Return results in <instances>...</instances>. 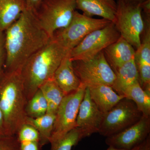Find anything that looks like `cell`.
<instances>
[{
	"label": "cell",
	"instance_id": "obj_1",
	"mask_svg": "<svg viewBox=\"0 0 150 150\" xmlns=\"http://www.w3.org/2000/svg\"><path fill=\"white\" fill-rule=\"evenodd\" d=\"M51 38L33 12L26 9L4 32V71H20L28 59L45 46Z\"/></svg>",
	"mask_w": 150,
	"mask_h": 150
},
{
	"label": "cell",
	"instance_id": "obj_2",
	"mask_svg": "<svg viewBox=\"0 0 150 150\" xmlns=\"http://www.w3.org/2000/svg\"><path fill=\"white\" fill-rule=\"evenodd\" d=\"M51 38L28 59L20 70L28 101L43 83L52 79L62 59L69 54Z\"/></svg>",
	"mask_w": 150,
	"mask_h": 150
},
{
	"label": "cell",
	"instance_id": "obj_3",
	"mask_svg": "<svg viewBox=\"0 0 150 150\" xmlns=\"http://www.w3.org/2000/svg\"><path fill=\"white\" fill-rule=\"evenodd\" d=\"M28 100L20 71H4L0 78V109L4 121L6 135H16L26 124Z\"/></svg>",
	"mask_w": 150,
	"mask_h": 150
},
{
	"label": "cell",
	"instance_id": "obj_4",
	"mask_svg": "<svg viewBox=\"0 0 150 150\" xmlns=\"http://www.w3.org/2000/svg\"><path fill=\"white\" fill-rule=\"evenodd\" d=\"M111 22L105 19L87 16L76 11L69 24L55 31L51 38L69 53L91 33Z\"/></svg>",
	"mask_w": 150,
	"mask_h": 150
},
{
	"label": "cell",
	"instance_id": "obj_5",
	"mask_svg": "<svg viewBox=\"0 0 150 150\" xmlns=\"http://www.w3.org/2000/svg\"><path fill=\"white\" fill-rule=\"evenodd\" d=\"M76 10L75 0H43L33 13L51 38L55 31L69 24Z\"/></svg>",
	"mask_w": 150,
	"mask_h": 150
},
{
	"label": "cell",
	"instance_id": "obj_6",
	"mask_svg": "<svg viewBox=\"0 0 150 150\" xmlns=\"http://www.w3.org/2000/svg\"><path fill=\"white\" fill-rule=\"evenodd\" d=\"M117 8L113 23L121 37L135 50L139 48L141 37L144 28L140 4L116 2Z\"/></svg>",
	"mask_w": 150,
	"mask_h": 150
},
{
	"label": "cell",
	"instance_id": "obj_7",
	"mask_svg": "<svg viewBox=\"0 0 150 150\" xmlns=\"http://www.w3.org/2000/svg\"><path fill=\"white\" fill-rule=\"evenodd\" d=\"M75 74L86 87L98 85L112 86L115 79L114 71L108 64L103 51L91 59L73 61Z\"/></svg>",
	"mask_w": 150,
	"mask_h": 150
},
{
	"label": "cell",
	"instance_id": "obj_8",
	"mask_svg": "<svg viewBox=\"0 0 150 150\" xmlns=\"http://www.w3.org/2000/svg\"><path fill=\"white\" fill-rule=\"evenodd\" d=\"M142 116L136 104L125 98L104 114L98 133L106 137L112 136L134 125Z\"/></svg>",
	"mask_w": 150,
	"mask_h": 150
},
{
	"label": "cell",
	"instance_id": "obj_9",
	"mask_svg": "<svg viewBox=\"0 0 150 150\" xmlns=\"http://www.w3.org/2000/svg\"><path fill=\"white\" fill-rule=\"evenodd\" d=\"M120 36L115 24L111 22L87 35L70 51L69 56L73 62L91 59L115 42Z\"/></svg>",
	"mask_w": 150,
	"mask_h": 150
},
{
	"label": "cell",
	"instance_id": "obj_10",
	"mask_svg": "<svg viewBox=\"0 0 150 150\" xmlns=\"http://www.w3.org/2000/svg\"><path fill=\"white\" fill-rule=\"evenodd\" d=\"M86 88L81 84L77 90L66 95L62 100L56 111L50 144L61 139L76 128L79 108L83 99Z\"/></svg>",
	"mask_w": 150,
	"mask_h": 150
},
{
	"label": "cell",
	"instance_id": "obj_11",
	"mask_svg": "<svg viewBox=\"0 0 150 150\" xmlns=\"http://www.w3.org/2000/svg\"><path fill=\"white\" fill-rule=\"evenodd\" d=\"M150 117L142 116L134 125L125 130L106 137L105 142L109 146L131 150L139 146L150 136Z\"/></svg>",
	"mask_w": 150,
	"mask_h": 150
},
{
	"label": "cell",
	"instance_id": "obj_12",
	"mask_svg": "<svg viewBox=\"0 0 150 150\" xmlns=\"http://www.w3.org/2000/svg\"><path fill=\"white\" fill-rule=\"evenodd\" d=\"M104 115L91 99L88 88H86L79 108L76 127L82 131L85 138L89 137L98 133Z\"/></svg>",
	"mask_w": 150,
	"mask_h": 150
},
{
	"label": "cell",
	"instance_id": "obj_13",
	"mask_svg": "<svg viewBox=\"0 0 150 150\" xmlns=\"http://www.w3.org/2000/svg\"><path fill=\"white\" fill-rule=\"evenodd\" d=\"M144 28L142 35L141 44L136 50L134 61L142 88L150 92V20L145 19Z\"/></svg>",
	"mask_w": 150,
	"mask_h": 150
},
{
	"label": "cell",
	"instance_id": "obj_14",
	"mask_svg": "<svg viewBox=\"0 0 150 150\" xmlns=\"http://www.w3.org/2000/svg\"><path fill=\"white\" fill-rule=\"evenodd\" d=\"M135 51L134 47L121 36L103 50L105 59L114 72L134 59Z\"/></svg>",
	"mask_w": 150,
	"mask_h": 150
},
{
	"label": "cell",
	"instance_id": "obj_15",
	"mask_svg": "<svg viewBox=\"0 0 150 150\" xmlns=\"http://www.w3.org/2000/svg\"><path fill=\"white\" fill-rule=\"evenodd\" d=\"M76 8L82 11L83 14L92 17H101L114 22L117 4L114 0H75Z\"/></svg>",
	"mask_w": 150,
	"mask_h": 150
},
{
	"label": "cell",
	"instance_id": "obj_16",
	"mask_svg": "<svg viewBox=\"0 0 150 150\" xmlns=\"http://www.w3.org/2000/svg\"><path fill=\"white\" fill-rule=\"evenodd\" d=\"M53 78L66 95L76 91L80 86V81L75 74L69 54L62 59Z\"/></svg>",
	"mask_w": 150,
	"mask_h": 150
},
{
	"label": "cell",
	"instance_id": "obj_17",
	"mask_svg": "<svg viewBox=\"0 0 150 150\" xmlns=\"http://www.w3.org/2000/svg\"><path fill=\"white\" fill-rule=\"evenodd\" d=\"M87 88L91 99L104 114L125 98L117 93L110 86L101 84Z\"/></svg>",
	"mask_w": 150,
	"mask_h": 150
},
{
	"label": "cell",
	"instance_id": "obj_18",
	"mask_svg": "<svg viewBox=\"0 0 150 150\" xmlns=\"http://www.w3.org/2000/svg\"><path fill=\"white\" fill-rule=\"evenodd\" d=\"M26 9L24 0H0V33L4 32Z\"/></svg>",
	"mask_w": 150,
	"mask_h": 150
},
{
	"label": "cell",
	"instance_id": "obj_19",
	"mask_svg": "<svg viewBox=\"0 0 150 150\" xmlns=\"http://www.w3.org/2000/svg\"><path fill=\"white\" fill-rule=\"evenodd\" d=\"M114 73L115 79L111 87L118 94L123 95V91L127 88L139 81V73L134 58L118 68Z\"/></svg>",
	"mask_w": 150,
	"mask_h": 150
},
{
	"label": "cell",
	"instance_id": "obj_20",
	"mask_svg": "<svg viewBox=\"0 0 150 150\" xmlns=\"http://www.w3.org/2000/svg\"><path fill=\"white\" fill-rule=\"evenodd\" d=\"M122 95L136 104L143 116L150 117V93L142 88L139 81L127 88L123 91Z\"/></svg>",
	"mask_w": 150,
	"mask_h": 150
},
{
	"label": "cell",
	"instance_id": "obj_21",
	"mask_svg": "<svg viewBox=\"0 0 150 150\" xmlns=\"http://www.w3.org/2000/svg\"><path fill=\"white\" fill-rule=\"evenodd\" d=\"M40 90L48 105L47 113L56 114V111L66 95L54 81V78L40 86Z\"/></svg>",
	"mask_w": 150,
	"mask_h": 150
},
{
	"label": "cell",
	"instance_id": "obj_22",
	"mask_svg": "<svg viewBox=\"0 0 150 150\" xmlns=\"http://www.w3.org/2000/svg\"><path fill=\"white\" fill-rule=\"evenodd\" d=\"M55 118L56 114L48 113L38 118L28 117L26 124L33 126L38 131L40 136L39 143L42 147L50 144Z\"/></svg>",
	"mask_w": 150,
	"mask_h": 150
},
{
	"label": "cell",
	"instance_id": "obj_23",
	"mask_svg": "<svg viewBox=\"0 0 150 150\" xmlns=\"http://www.w3.org/2000/svg\"><path fill=\"white\" fill-rule=\"evenodd\" d=\"M85 138L79 128H74L61 139L50 143L51 150H71L81 140Z\"/></svg>",
	"mask_w": 150,
	"mask_h": 150
},
{
	"label": "cell",
	"instance_id": "obj_24",
	"mask_svg": "<svg viewBox=\"0 0 150 150\" xmlns=\"http://www.w3.org/2000/svg\"><path fill=\"white\" fill-rule=\"evenodd\" d=\"M48 105L45 98L40 89L28 101L26 112L28 117L36 118L47 113Z\"/></svg>",
	"mask_w": 150,
	"mask_h": 150
},
{
	"label": "cell",
	"instance_id": "obj_25",
	"mask_svg": "<svg viewBox=\"0 0 150 150\" xmlns=\"http://www.w3.org/2000/svg\"><path fill=\"white\" fill-rule=\"evenodd\" d=\"M16 136L20 142L28 141L39 142L40 140V136L37 130L27 123L22 126Z\"/></svg>",
	"mask_w": 150,
	"mask_h": 150
},
{
	"label": "cell",
	"instance_id": "obj_26",
	"mask_svg": "<svg viewBox=\"0 0 150 150\" xmlns=\"http://www.w3.org/2000/svg\"><path fill=\"white\" fill-rule=\"evenodd\" d=\"M0 150H21L20 143L16 135L0 137Z\"/></svg>",
	"mask_w": 150,
	"mask_h": 150
},
{
	"label": "cell",
	"instance_id": "obj_27",
	"mask_svg": "<svg viewBox=\"0 0 150 150\" xmlns=\"http://www.w3.org/2000/svg\"><path fill=\"white\" fill-rule=\"evenodd\" d=\"M6 62V51L5 48L4 32L0 33V78L4 72Z\"/></svg>",
	"mask_w": 150,
	"mask_h": 150
},
{
	"label": "cell",
	"instance_id": "obj_28",
	"mask_svg": "<svg viewBox=\"0 0 150 150\" xmlns=\"http://www.w3.org/2000/svg\"><path fill=\"white\" fill-rule=\"evenodd\" d=\"M20 143L21 150H41L43 147L39 142L28 141Z\"/></svg>",
	"mask_w": 150,
	"mask_h": 150
},
{
	"label": "cell",
	"instance_id": "obj_29",
	"mask_svg": "<svg viewBox=\"0 0 150 150\" xmlns=\"http://www.w3.org/2000/svg\"><path fill=\"white\" fill-rule=\"evenodd\" d=\"M26 9L34 13L39 8L43 0H24Z\"/></svg>",
	"mask_w": 150,
	"mask_h": 150
},
{
	"label": "cell",
	"instance_id": "obj_30",
	"mask_svg": "<svg viewBox=\"0 0 150 150\" xmlns=\"http://www.w3.org/2000/svg\"><path fill=\"white\" fill-rule=\"evenodd\" d=\"M6 135L4 121L2 112L0 109V137L5 136Z\"/></svg>",
	"mask_w": 150,
	"mask_h": 150
},
{
	"label": "cell",
	"instance_id": "obj_31",
	"mask_svg": "<svg viewBox=\"0 0 150 150\" xmlns=\"http://www.w3.org/2000/svg\"><path fill=\"white\" fill-rule=\"evenodd\" d=\"M137 150H150V136H149L144 142L139 146Z\"/></svg>",
	"mask_w": 150,
	"mask_h": 150
},
{
	"label": "cell",
	"instance_id": "obj_32",
	"mask_svg": "<svg viewBox=\"0 0 150 150\" xmlns=\"http://www.w3.org/2000/svg\"><path fill=\"white\" fill-rule=\"evenodd\" d=\"M117 1H121L126 3H135V4H142L147 0H116Z\"/></svg>",
	"mask_w": 150,
	"mask_h": 150
},
{
	"label": "cell",
	"instance_id": "obj_33",
	"mask_svg": "<svg viewBox=\"0 0 150 150\" xmlns=\"http://www.w3.org/2000/svg\"><path fill=\"white\" fill-rule=\"evenodd\" d=\"M139 146H138L134 148V149H132V150H137V149H138V147H139ZM106 150H125L119 149H115V148L109 146V147H108V149H107Z\"/></svg>",
	"mask_w": 150,
	"mask_h": 150
}]
</instances>
